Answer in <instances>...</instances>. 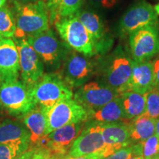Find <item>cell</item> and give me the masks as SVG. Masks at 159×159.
I'll use <instances>...</instances> for the list:
<instances>
[{"mask_svg": "<svg viewBox=\"0 0 159 159\" xmlns=\"http://www.w3.org/2000/svg\"><path fill=\"white\" fill-rule=\"evenodd\" d=\"M16 25L15 39H25L49 29V10L44 0L35 2H13Z\"/></svg>", "mask_w": 159, "mask_h": 159, "instance_id": "obj_1", "label": "cell"}, {"mask_svg": "<svg viewBox=\"0 0 159 159\" xmlns=\"http://www.w3.org/2000/svg\"><path fill=\"white\" fill-rule=\"evenodd\" d=\"M53 24L61 39L69 48L87 57L97 54L90 35L76 15L60 18Z\"/></svg>", "mask_w": 159, "mask_h": 159, "instance_id": "obj_2", "label": "cell"}, {"mask_svg": "<svg viewBox=\"0 0 159 159\" xmlns=\"http://www.w3.org/2000/svg\"><path fill=\"white\" fill-rule=\"evenodd\" d=\"M134 60L122 47L115 49L102 64L103 81L122 94L126 90L133 70Z\"/></svg>", "mask_w": 159, "mask_h": 159, "instance_id": "obj_3", "label": "cell"}, {"mask_svg": "<svg viewBox=\"0 0 159 159\" xmlns=\"http://www.w3.org/2000/svg\"><path fill=\"white\" fill-rule=\"evenodd\" d=\"M30 91L35 104L43 107H51L74 97L72 88L63 80L58 72L44 73Z\"/></svg>", "mask_w": 159, "mask_h": 159, "instance_id": "obj_4", "label": "cell"}, {"mask_svg": "<svg viewBox=\"0 0 159 159\" xmlns=\"http://www.w3.org/2000/svg\"><path fill=\"white\" fill-rule=\"evenodd\" d=\"M0 105L12 116H23L37 105L30 89L18 80L0 83Z\"/></svg>", "mask_w": 159, "mask_h": 159, "instance_id": "obj_5", "label": "cell"}, {"mask_svg": "<svg viewBox=\"0 0 159 159\" xmlns=\"http://www.w3.org/2000/svg\"><path fill=\"white\" fill-rule=\"evenodd\" d=\"M78 53L66 54L60 66L59 74L71 88H79L87 83L97 70V63L90 59L91 57Z\"/></svg>", "mask_w": 159, "mask_h": 159, "instance_id": "obj_6", "label": "cell"}, {"mask_svg": "<svg viewBox=\"0 0 159 159\" xmlns=\"http://www.w3.org/2000/svg\"><path fill=\"white\" fill-rule=\"evenodd\" d=\"M46 112L47 122L46 136L66 125L89 120L87 111L74 99H65L51 107H46Z\"/></svg>", "mask_w": 159, "mask_h": 159, "instance_id": "obj_7", "label": "cell"}, {"mask_svg": "<svg viewBox=\"0 0 159 159\" xmlns=\"http://www.w3.org/2000/svg\"><path fill=\"white\" fill-rule=\"evenodd\" d=\"M25 39L48 68H60L66 55V52L63 46L52 30L48 29L39 34L27 36Z\"/></svg>", "mask_w": 159, "mask_h": 159, "instance_id": "obj_8", "label": "cell"}, {"mask_svg": "<svg viewBox=\"0 0 159 159\" xmlns=\"http://www.w3.org/2000/svg\"><path fill=\"white\" fill-rule=\"evenodd\" d=\"M130 55L134 61H145L159 53V24L134 32L129 37Z\"/></svg>", "mask_w": 159, "mask_h": 159, "instance_id": "obj_9", "label": "cell"}, {"mask_svg": "<svg viewBox=\"0 0 159 159\" xmlns=\"http://www.w3.org/2000/svg\"><path fill=\"white\" fill-rule=\"evenodd\" d=\"M19 55L20 75L22 82L30 89L44 74V65L39 55L25 39H15Z\"/></svg>", "mask_w": 159, "mask_h": 159, "instance_id": "obj_10", "label": "cell"}, {"mask_svg": "<svg viewBox=\"0 0 159 159\" xmlns=\"http://www.w3.org/2000/svg\"><path fill=\"white\" fill-rule=\"evenodd\" d=\"M119 95L118 91L104 82L93 81L79 87L74 99L89 113L102 108Z\"/></svg>", "mask_w": 159, "mask_h": 159, "instance_id": "obj_11", "label": "cell"}, {"mask_svg": "<svg viewBox=\"0 0 159 159\" xmlns=\"http://www.w3.org/2000/svg\"><path fill=\"white\" fill-rule=\"evenodd\" d=\"M158 14L150 3L144 0L132 5L121 18L119 31L121 35L125 36L138 30L149 25L159 24Z\"/></svg>", "mask_w": 159, "mask_h": 159, "instance_id": "obj_12", "label": "cell"}, {"mask_svg": "<svg viewBox=\"0 0 159 159\" xmlns=\"http://www.w3.org/2000/svg\"><path fill=\"white\" fill-rule=\"evenodd\" d=\"M101 125L102 123L94 120L85 122L83 130L73 143L67 155L71 157H79L93 153L102 155L105 144Z\"/></svg>", "mask_w": 159, "mask_h": 159, "instance_id": "obj_13", "label": "cell"}, {"mask_svg": "<svg viewBox=\"0 0 159 159\" xmlns=\"http://www.w3.org/2000/svg\"><path fill=\"white\" fill-rule=\"evenodd\" d=\"M85 123H75L53 130L44 137L40 147L45 148L51 154L66 156L83 130Z\"/></svg>", "mask_w": 159, "mask_h": 159, "instance_id": "obj_14", "label": "cell"}, {"mask_svg": "<svg viewBox=\"0 0 159 159\" xmlns=\"http://www.w3.org/2000/svg\"><path fill=\"white\" fill-rule=\"evenodd\" d=\"M75 15L90 35L97 53L108 51L112 46L113 41L100 16L94 11L81 9Z\"/></svg>", "mask_w": 159, "mask_h": 159, "instance_id": "obj_15", "label": "cell"}, {"mask_svg": "<svg viewBox=\"0 0 159 159\" xmlns=\"http://www.w3.org/2000/svg\"><path fill=\"white\" fill-rule=\"evenodd\" d=\"M101 130L105 144L103 158L110 156L120 149L132 145L130 139V128L126 123H102Z\"/></svg>", "mask_w": 159, "mask_h": 159, "instance_id": "obj_16", "label": "cell"}, {"mask_svg": "<svg viewBox=\"0 0 159 159\" xmlns=\"http://www.w3.org/2000/svg\"><path fill=\"white\" fill-rule=\"evenodd\" d=\"M20 75L19 55L15 41L2 38L0 41V83L17 80Z\"/></svg>", "mask_w": 159, "mask_h": 159, "instance_id": "obj_17", "label": "cell"}, {"mask_svg": "<svg viewBox=\"0 0 159 159\" xmlns=\"http://www.w3.org/2000/svg\"><path fill=\"white\" fill-rule=\"evenodd\" d=\"M153 87L155 76L152 61H134L132 75L125 91H135L144 94Z\"/></svg>", "mask_w": 159, "mask_h": 159, "instance_id": "obj_18", "label": "cell"}, {"mask_svg": "<svg viewBox=\"0 0 159 159\" xmlns=\"http://www.w3.org/2000/svg\"><path fill=\"white\" fill-rule=\"evenodd\" d=\"M23 122L30 134V144L39 147L46 136L47 125L46 107L36 105L24 115Z\"/></svg>", "mask_w": 159, "mask_h": 159, "instance_id": "obj_19", "label": "cell"}, {"mask_svg": "<svg viewBox=\"0 0 159 159\" xmlns=\"http://www.w3.org/2000/svg\"><path fill=\"white\" fill-rule=\"evenodd\" d=\"M89 120L102 123L125 122V112L120 95L107 103L102 108L88 113Z\"/></svg>", "mask_w": 159, "mask_h": 159, "instance_id": "obj_20", "label": "cell"}, {"mask_svg": "<svg viewBox=\"0 0 159 159\" xmlns=\"http://www.w3.org/2000/svg\"><path fill=\"white\" fill-rule=\"evenodd\" d=\"M30 134L24 123L18 121L5 119L0 122V143L29 142Z\"/></svg>", "mask_w": 159, "mask_h": 159, "instance_id": "obj_21", "label": "cell"}, {"mask_svg": "<svg viewBox=\"0 0 159 159\" xmlns=\"http://www.w3.org/2000/svg\"><path fill=\"white\" fill-rule=\"evenodd\" d=\"M156 119L143 114L128 123L131 144L141 143L153 136L156 132Z\"/></svg>", "mask_w": 159, "mask_h": 159, "instance_id": "obj_22", "label": "cell"}, {"mask_svg": "<svg viewBox=\"0 0 159 159\" xmlns=\"http://www.w3.org/2000/svg\"><path fill=\"white\" fill-rule=\"evenodd\" d=\"M119 95L122 99L125 112V123L128 124L132 120L144 114L146 108L144 94L128 91Z\"/></svg>", "mask_w": 159, "mask_h": 159, "instance_id": "obj_23", "label": "cell"}, {"mask_svg": "<svg viewBox=\"0 0 159 159\" xmlns=\"http://www.w3.org/2000/svg\"><path fill=\"white\" fill-rule=\"evenodd\" d=\"M85 0H48L49 23L60 18L75 15L81 9Z\"/></svg>", "mask_w": 159, "mask_h": 159, "instance_id": "obj_24", "label": "cell"}, {"mask_svg": "<svg viewBox=\"0 0 159 159\" xmlns=\"http://www.w3.org/2000/svg\"><path fill=\"white\" fill-rule=\"evenodd\" d=\"M16 25L14 15L11 10L5 5L0 8V35L3 38L14 37Z\"/></svg>", "mask_w": 159, "mask_h": 159, "instance_id": "obj_25", "label": "cell"}, {"mask_svg": "<svg viewBox=\"0 0 159 159\" xmlns=\"http://www.w3.org/2000/svg\"><path fill=\"white\" fill-rule=\"evenodd\" d=\"M30 143L21 142L13 144L0 143V159H16L30 149Z\"/></svg>", "mask_w": 159, "mask_h": 159, "instance_id": "obj_26", "label": "cell"}, {"mask_svg": "<svg viewBox=\"0 0 159 159\" xmlns=\"http://www.w3.org/2000/svg\"><path fill=\"white\" fill-rule=\"evenodd\" d=\"M146 108L144 114L150 118H159V89L153 87L144 94Z\"/></svg>", "mask_w": 159, "mask_h": 159, "instance_id": "obj_27", "label": "cell"}, {"mask_svg": "<svg viewBox=\"0 0 159 159\" xmlns=\"http://www.w3.org/2000/svg\"><path fill=\"white\" fill-rule=\"evenodd\" d=\"M142 145V156L146 159H156L159 156V138L154 134L141 142Z\"/></svg>", "mask_w": 159, "mask_h": 159, "instance_id": "obj_28", "label": "cell"}, {"mask_svg": "<svg viewBox=\"0 0 159 159\" xmlns=\"http://www.w3.org/2000/svg\"><path fill=\"white\" fill-rule=\"evenodd\" d=\"M132 145H130V146L125 147L124 148L120 149L113 154L104 157L102 159H128L129 157L132 156Z\"/></svg>", "mask_w": 159, "mask_h": 159, "instance_id": "obj_29", "label": "cell"}, {"mask_svg": "<svg viewBox=\"0 0 159 159\" xmlns=\"http://www.w3.org/2000/svg\"><path fill=\"white\" fill-rule=\"evenodd\" d=\"M119 0H89V2L99 9H111L116 5Z\"/></svg>", "mask_w": 159, "mask_h": 159, "instance_id": "obj_30", "label": "cell"}, {"mask_svg": "<svg viewBox=\"0 0 159 159\" xmlns=\"http://www.w3.org/2000/svg\"><path fill=\"white\" fill-rule=\"evenodd\" d=\"M50 155V152L42 147H39L35 148L34 154L33 155L31 159H47Z\"/></svg>", "mask_w": 159, "mask_h": 159, "instance_id": "obj_31", "label": "cell"}, {"mask_svg": "<svg viewBox=\"0 0 159 159\" xmlns=\"http://www.w3.org/2000/svg\"><path fill=\"white\" fill-rule=\"evenodd\" d=\"M152 63L155 76V87L159 89V53Z\"/></svg>", "mask_w": 159, "mask_h": 159, "instance_id": "obj_32", "label": "cell"}, {"mask_svg": "<svg viewBox=\"0 0 159 159\" xmlns=\"http://www.w3.org/2000/svg\"><path fill=\"white\" fill-rule=\"evenodd\" d=\"M103 158L102 155L100 153H93L89 155H85L79 157H71L66 155L64 157V159H102Z\"/></svg>", "mask_w": 159, "mask_h": 159, "instance_id": "obj_33", "label": "cell"}, {"mask_svg": "<svg viewBox=\"0 0 159 159\" xmlns=\"http://www.w3.org/2000/svg\"><path fill=\"white\" fill-rule=\"evenodd\" d=\"M35 150V148H31L27 150L26 152L21 154L19 157H18L16 159H31L33 155L34 154Z\"/></svg>", "mask_w": 159, "mask_h": 159, "instance_id": "obj_34", "label": "cell"}, {"mask_svg": "<svg viewBox=\"0 0 159 159\" xmlns=\"http://www.w3.org/2000/svg\"><path fill=\"white\" fill-rule=\"evenodd\" d=\"M63 156H59V155H55V154H51L49 155L47 159H64V157Z\"/></svg>", "mask_w": 159, "mask_h": 159, "instance_id": "obj_35", "label": "cell"}, {"mask_svg": "<svg viewBox=\"0 0 159 159\" xmlns=\"http://www.w3.org/2000/svg\"><path fill=\"white\" fill-rule=\"evenodd\" d=\"M155 134L159 138V118L156 119V132Z\"/></svg>", "mask_w": 159, "mask_h": 159, "instance_id": "obj_36", "label": "cell"}, {"mask_svg": "<svg viewBox=\"0 0 159 159\" xmlns=\"http://www.w3.org/2000/svg\"><path fill=\"white\" fill-rule=\"evenodd\" d=\"M19 2L21 3H29V2H35L39 1V0H12V2Z\"/></svg>", "mask_w": 159, "mask_h": 159, "instance_id": "obj_37", "label": "cell"}, {"mask_svg": "<svg viewBox=\"0 0 159 159\" xmlns=\"http://www.w3.org/2000/svg\"><path fill=\"white\" fill-rule=\"evenodd\" d=\"M144 157L142 156H131L128 159H143Z\"/></svg>", "mask_w": 159, "mask_h": 159, "instance_id": "obj_38", "label": "cell"}, {"mask_svg": "<svg viewBox=\"0 0 159 159\" xmlns=\"http://www.w3.org/2000/svg\"><path fill=\"white\" fill-rule=\"evenodd\" d=\"M154 9H155V11H156L157 14L159 15V3L157 4L156 5H155Z\"/></svg>", "mask_w": 159, "mask_h": 159, "instance_id": "obj_39", "label": "cell"}, {"mask_svg": "<svg viewBox=\"0 0 159 159\" xmlns=\"http://www.w3.org/2000/svg\"><path fill=\"white\" fill-rule=\"evenodd\" d=\"M6 1H7V0H0V8H1L3 5H5Z\"/></svg>", "mask_w": 159, "mask_h": 159, "instance_id": "obj_40", "label": "cell"}, {"mask_svg": "<svg viewBox=\"0 0 159 159\" xmlns=\"http://www.w3.org/2000/svg\"><path fill=\"white\" fill-rule=\"evenodd\" d=\"M2 35H0V41H2Z\"/></svg>", "mask_w": 159, "mask_h": 159, "instance_id": "obj_41", "label": "cell"}, {"mask_svg": "<svg viewBox=\"0 0 159 159\" xmlns=\"http://www.w3.org/2000/svg\"><path fill=\"white\" fill-rule=\"evenodd\" d=\"M156 159H159V156H158V157H157V158H156Z\"/></svg>", "mask_w": 159, "mask_h": 159, "instance_id": "obj_42", "label": "cell"}, {"mask_svg": "<svg viewBox=\"0 0 159 159\" xmlns=\"http://www.w3.org/2000/svg\"><path fill=\"white\" fill-rule=\"evenodd\" d=\"M0 108H2V107H1V105H0Z\"/></svg>", "mask_w": 159, "mask_h": 159, "instance_id": "obj_43", "label": "cell"}, {"mask_svg": "<svg viewBox=\"0 0 159 159\" xmlns=\"http://www.w3.org/2000/svg\"><path fill=\"white\" fill-rule=\"evenodd\" d=\"M143 159H146V158H143Z\"/></svg>", "mask_w": 159, "mask_h": 159, "instance_id": "obj_44", "label": "cell"}, {"mask_svg": "<svg viewBox=\"0 0 159 159\" xmlns=\"http://www.w3.org/2000/svg\"><path fill=\"white\" fill-rule=\"evenodd\" d=\"M0 116H1V114H0Z\"/></svg>", "mask_w": 159, "mask_h": 159, "instance_id": "obj_45", "label": "cell"}]
</instances>
